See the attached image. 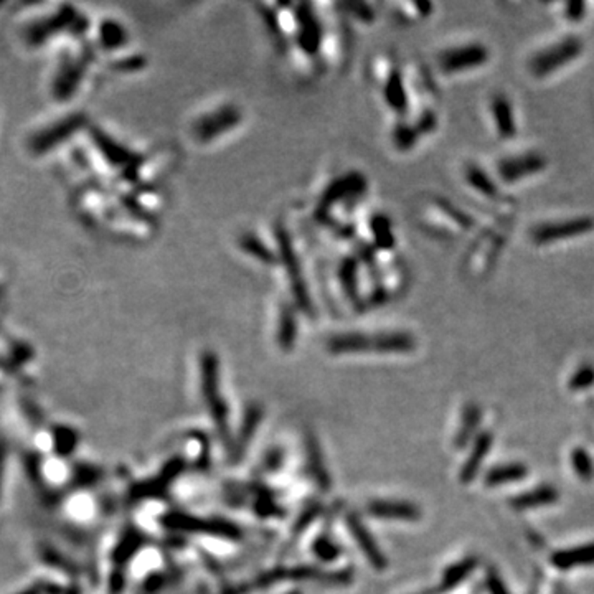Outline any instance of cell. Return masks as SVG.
Returning <instances> with one entry per match:
<instances>
[{
  "label": "cell",
  "mask_w": 594,
  "mask_h": 594,
  "mask_svg": "<svg viewBox=\"0 0 594 594\" xmlns=\"http://www.w3.org/2000/svg\"><path fill=\"white\" fill-rule=\"evenodd\" d=\"M416 347L408 334L380 335H342L334 339L329 348L332 352H410Z\"/></svg>",
  "instance_id": "1"
},
{
  "label": "cell",
  "mask_w": 594,
  "mask_h": 594,
  "mask_svg": "<svg viewBox=\"0 0 594 594\" xmlns=\"http://www.w3.org/2000/svg\"><path fill=\"white\" fill-rule=\"evenodd\" d=\"M583 42L578 37H567L562 42L545 48L530 60V71L535 76H547L562 66L571 63L583 53Z\"/></svg>",
  "instance_id": "2"
},
{
  "label": "cell",
  "mask_w": 594,
  "mask_h": 594,
  "mask_svg": "<svg viewBox=\"0 0 594 594\" xmlns=\"http://www.w3.org/2000/svg\"><path fill=\"white\" fill-rule=\"evenodd\" d=\"M203 395L205 401H207L210 415L213 416L215 424H217V429L223 438L228 436V415H227V406L223 405L222 396H220L218 391V365L217 358L215 355H207L203 357Z\"/></svg>",
  "instance_id": "3"
},
{
  "label": "cell",
  "mask_w": 594,
  "mask_h": 594,
  "mask_svg": "<svg viewBox=\"0 0 594 594\" xmlns=\"http://www.w3.org/2000/svg\"><path fill=\"white\" fill-rule=\"evenodd\" d=\"M594 229V220L591 217H576L562 222H552L538 225L531 229V239L536 244H550L569 239L579 234H586Z\"/></svg>",
  "instance_id": "4"
},
{
  "label": "cell",
  "mask_w": 594,
  "mask_h": 594,
  "mask_svg": "<svg viewBox=\"0 0 594 594\" xmlns=\"http://www.w3.org/2000/svg\"><path fill=\"white\" fill-rule=\"evenodd\" d=\"M488 56L491 53L482 43H467L443 51V55L439 56V65L444 73H461V71L479 68L486 63Z\"/></svg>",
  "instance_id": "5"
},
{
  "label": "cell",
  "mask_w": 594,
  "mask_h": 594,
  "mask_svg": "<svg viewBox=\"0 0 594 594\" xmlns=\"http://www.w3.org/2000/svg\"><path fill=\"white\" fill-rule=\"evenodd\" d=\"M547 165L548 160L543 154H538V152H526V154L507 157V159L500 160L499 165H497V172H499L502 180L517 182L525 179V177L540 174L541 170H545Z\"/></svg>",
  "instance_id": "6"
},
{
  "label": "cell",
  "mask_w": 594,
  "mask_h": 594,
  "mask_svg": "<svg viewBox=\"0 0 594 594\" xmlns=\"http://www.w3.org/2000/svg\"><path fill=\"white\" fill-rule=\"evenodd\" d=\"M164 524L177 530L198 531V533L227 536V538H238L239 536V530L236 526L222 520H202L182 514H169L164 519Z\"/></svg>",
  "instance_id": "7"
},
{
  "label": "cell",
  "mask_w": 594,
  "mask_h": 594,
  "mask_svg": "<svg viewBox=\"0 0 594 594\" xmlns=\"http://www.w3.org/2000/svg\"><path fill=\"white\" fill-rule=\"evenodd\" d=\"M347 522H348V529H350V533L353 535V538L358 541V547H360L362 552L365 553L368 562H370L377 569H385L386 568L385 555H383L381 550L378 548V545L375 543V538H373V536L370 535V531L365 529V525L362 524V520L358 519L357 515L350 514L347 517Z\"/></svg>",
  "instance_id": "8"
},
{
  "label": "cell",
  "mask_w": 594,
  "mask_h": 594,
  "mask_svg": "<svg viewBox=\"0 0 594 594\" xmlns=\"http://www.w3.org/2000/svg\"><path fill=\"white\" fill-rule=\"evenodd\" d=\"M368 512L377 519L388 520H406L413 522L421 519V512L416 505L408 502H393V500H375L368 505Z\"/></svg>",
  "instance_id": "9"
},
{
  "label": "cell",
  "mask_w": 594,
  "mask_h": 594,
  "mask_svg": "<svg viewBox=\"0 0 594 594\" xmlns=\"http://www.w3.org/2000/svg\"><path fill=\"white\" fill-rule=\"evenodd\" d=\"M560 493L557 487L553 486H538L535 487L533 491L520 493V495L510 499V507L515 510H529V509H536V507H545L552 505L558 500Z\"/></svg>",
  "instance_id": "10"
},
{
  "label": "cell",
  "mask_w": 594,
  "mask_h": 594,
  "mask_svg": "<svg viewBox=\"0 0 594 594\" xmlns=\"http://www.w3.org/2000/svg\"><path fill=\"white\" fill-rule=\"evenodd\" d=\"M492 114L495 121L497 132L502 139H512L517 134V122L514 109L509 99L504 94L493 96L492 99Z\"/></svg>",
  "instance_id": "11"
},
{
  "label": "cell",
  "mask_w": 594,
  "mask_h": 594,
  "mask_svg": "<svg viewBox=\"0 0 594 594\" xmlns=\"http://www.w3.org/2000/svg\"><path fill=\"white\" fill-rule=\"evenodd\" d=\"M552 564L558 569H573L576 567H588L594 564V543L574 547L569 550H562L552 557Z\"/></svg>",
  "instance_id": "12"
},
{
  "label": "cell",
  "mask_w": 594,
  "mask_h": 594,
  "mask_svg": "<svg viewBox=\"0 0 594 594\" xmlns=\"http://www.w3.org/2000/svg\"><path fill=\"white\" fill-rule=\"evenodd\" d=\"M492 441H493L492 433H482L481 436H477L476 444H474V448H472L471 454H469L466 464H464V467L461 469V482L462 484H469L474 477L477 476L479 469H481V466H482L484 457H486L488 451H491Z\"/></svg>",
  "instance_id": "13"
},
{
  "label": "cell",
  "mask_w": 594,
  "mask_h": 594,
  "mask_svg": "<svg viewBox=\"0 0 594 594\" xmlns=\"http://www.w3.org/2000/svg\"><path fill=\"white\" fill-rule=\"evenodd\" d=\"M477 567V558L469 557L462 562L453 564L451 568L446 569L443 579H441V584L438 588V593L449 591V589H454L457 584H461L464 579H466L469 574L474 571V568Z\"/></svg>",
  "instance_id": "14"
},
{
  "label": "cell",
  "mask_w": 594,
  "mask_h": 594,
  "mask_svg": "<svg viewBox=\"0 0 594 594\" xmlns=\"http://www.w3.org/2000/svg\"><path fill=\"white\" fill-rule=\"evenodd\" d=\"M481 418H482V411L481 408H479V405H474V403L466 405V408H464V413H462V424L456 434V441H454V446H456L457 449L464 448V446L471 441L474 433L477 431L479 423H481Z\"/></svg>",
  "instance_id": "15"
},
{
  "label": "cell",
  "mask_w": 594,
  "mask_h": 594,
  "mask_svg": "<svg viewBox=\"0 0 594 594\" xmlns=\"http://www.w3.org/2000/svg\"><path fill=\"white\" fill-rule=\"evenodd\" d=\"M526 467L524 464H505V466H497L491 469L486 476V484L491 487L500 486V484L517 482L525 479Z\"/></svg>",
  "instance_id": "16"
},
{
  "label": "cell",
  "mask_w": 594,
  "mask_h": 594,
  "mask_svg": "<svg viewBox=\"0 0 594 594\" xmlns=\"http://www.w3.org/2000/svg\"><path fill=\"white\" fill-rule=\"evenodd\" d=\"M308 456H309L310 472H312V476L315 477V482H317L319 486L322 487V491H327L329 486H330L327 471H325V467L322 464V456H320L319 446L310 434L308 438Z\"/></svg>",
  "instance_id": "17"
},
{
  "label": "cell",
  "mask_w": 594,
  "mask_h": 594,
  "mask_svg": "<svg viewBox=\"0 0 594 594\" xmlns=\"http://www.w3.org/2000/svg\"><path fill=\"white\" fill-rule=\"evenodd\" d=\"M466 177H467L469 184H471L477 191H481L482 195L497 196V194H499L495 182H493L491 177H488L486 172L481 169V167L469 165Z\"/></svg>",
  "instance_id": "18"
},
{
  "label": "cell",
  "mask_w": 594,
  "mask_h": 594,
  "mask_svg": "<svg viewBox=\"0 0 594 594\" xmlns=\"http://www.w3.org/2000/svg\"><path fill=\"white\" fill-rule=\"evenodd\" d=\"M78 434L71 428H66V426H55L53 428V446L60 456H70L78 446Z\"/></svg>",
  "instance_id": "19"
},
{
  "label": "cell",
  "mask_w": 594,
  "mask_h": 594,
  "mask_svg": "<svg viewBox=\"0 0 594 594\" xmlns=\"http://www.w3.org/2000/svg\"><path fill=\"white\" fill-rule=\"evenodd\" d=\"M386 99H388V103L391 104V108L395 109V111L403 113L406 109L408 99H406L403 83H401V78H400L398 73H395L390 78V83H388V86H386Z\"/></svg>",
  "instance_id": "20"
},
{
  "label": "cell",
  "mask_w": 594,
  "mask_h": 594,
  "mask_svg": "<svg viewBox=\"0 0 594 594\" xmlns=\"http://www.w3.org/2000/svg\"><path fill=\"white\" fill-rule=\"evenodd\" d=\"M571 466L581 481H591L594 477V464L589 454L583 448H576L571 453Z\"/></svg>",
  "instance_id": "21"
},
{
  "label": "cell",
  "mask_w": 594,
  "mask_h": 594,
  "mask_svg": "<svg viewBox=\"0 0 594 594\" xmlns=\"http://www.w3.org/2000/svg\"><path fill=\"white\" fill-rule=\"evenodd\" d=\"M594 385V367L589 363H584L573 373L571 380H569V388L574 391L586 390V388Z\"/></svg>",
  "instance_id": "22"
},
{
  "label": "cell",
  "mask_w": 594,
  "mask_h": 594,
  "mask_svg": "<svg viewBox=\"0 0 594 594\" xmlns=\"http://www.w3.org/2000/svg\"><path fill=\"white\" fill-rule=\"evenodd\" d=\"M126 543H122L121 547L116 550V558H119V562H126L131 557H134V553H136V550L141 547V538H134V536H129L127 540H124Z\"/></svg>",
  "instance_id": "23"
},
{
  "label": "cell",
  "mask_w": 594,
  "mask_h": 594,
  "mask_svg": "<svg viewBox=\"0 0 594 594\" xmlns=\"http://www.w3.org/2000/svg\"><path fill=\"white\" fill-rule=\"evenodd\" d=\"M586 4L584 2H568L564 6V17L571 22H579L584 18V13H586Z\"/></svg>",
  "instance_id": "24"
},
{
  "label": "cell",
  "mask_w": 594,
  "mask_h": 594,
  "mask_svg": "<svg viewBox=\"0 0 594 594\" xmlns=\"http://www.w3.org/2000/svg\"><path fill=\"white\" fill-rule=\"evenodd\" d=\"M375 232H377V238L380 239L383 248L393 246V239H391V233H390V223L386 222V218H380V222L375 223Z\"/></svg>",
  "instance_id": "25"
},
{
  "label": "cell",
  "mask_w": 594,
  "mask_h": 594,
  "mask_svg": "<svg viewBox=\"0 0 594 594\" xmlns=\"http://www.w3.org/2000/svg\"><path fill=\"white\" fill-rule=\"evenodd\" d=\"M487 586H488V589H491L492 594H510L509 591H507L505 584L502 583V579L497 576L495 573H488Z\"/></svg>",
  "instance_id": "26"
},
{
  "label": "cell",
  "mask_w": 594,
  "mask_h": 594,
  "mask_svg": "<svg viewBox=\"0 0 594 594\" xmlns=\"http://www.w3.org/2000/svg\"><path fill=\"white\" fill-rule=\"evenodd\" d=\"M315 550H317L319 557L325 560H334L335 555H337V550L334 548V545L327 540H320L317 545H315Z\"/></svg>",
  "instance_id": "27"
},
{
  "label": "cell",
  "mask_w": 594,
  "mask_h": 594,
  "mask_svg": "<svg viewBox=\"0 0 594 594\" xmlns=\"http://www.w3.org/2000/svg\"><path fill=\"white\" fill-rule=\"evenodd\" d=\"M4 464H6V449L0 444V482H2V474H4Z\"/></svg>",
  "instance_id": "28"
}]
</instances>
